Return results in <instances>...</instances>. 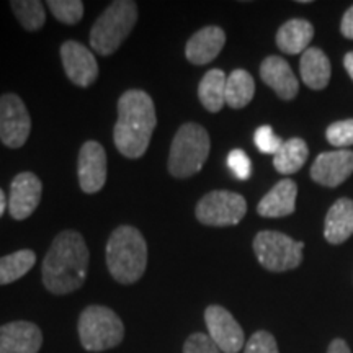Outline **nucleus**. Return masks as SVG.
Instances as JSON below:
<instances>
[{
  "instance_id": "nucleus-1",
  "label": "nucleus",
  "mask_w": 353,
  "mask_h": 353,
  "mask_svg": "<svg viewBox=\"0 0 353 353\" xmlns=\"http://www.w3.org/2000/svg\"><path fill=\"white\" fill-rule=\"evenodd\" d=\"M87 242L77 231H63L43 259V285L52 294H69L85 283L88 273Z\"/></svg>"
},
{
  "instance_id": "nucleus-2",
  "label": "nucleus",
  "mask_w": 353,
  "mask_h": 353,
  "mask_svg": "<svg viewBox=\"0 0 353 353\" xmlns=\"http://www.w3.org/2000/svg\"><path fill=\"white\" fill-rule=\"evenodd\" d=\"M157 117L151 95L139 88H131L118 100V120L113 141L120 154L128 159H139L148 151Z\"/></svg>"
},
{
  "instance_id": "nucleus-3",
  "label": "nucleus",
  "mask_w": 353,
  "mask_h": 353,
  "mask_svg": "<svg viewBox=\"0 0 353 353\" xmlns=\"http://www.w3.org/2000/svg\"><path fill=\"white\" fill-rule=\"evenodd\" d=\"M107 267L118 283L132 285L148 268V242L139 229L118 226L107 242Z\"/></svg>"
},
{
  "instance_id": "nucleus-4",
  "label": "nucleus",
  "mask_w": 353,
  "mask_h": 353,
  "mask_svg": "<svg viewBox=\"0 0 353 353\" xmlns=\"http://www.w3.org/2000/svg\"><path fill=\"white\" fill-rule=\"evenodd\" d=\"M138 21V3L117 0L105 8L90 30V46L100 56H110L120 50Z\"/></svg>"
},
{
  "instance_id": "nucleus-5",
  "label": "nucleus",
  "mask_w": 353,
  "mask_h": 353,
  "mask_svg": "<svg viewBox=\"0 0 353 353\" xmlns=\"http://www.w3.org/2000/svg\"><path fill=\"white\" fill-rule=\"evenodd\" d=\"M208 131L198 123H185L179 128L170 144L167 167L175 179H188L198 174L210 156Z\"/></svg>"
},
{
  "instance_id": "nucleus-6",
  "label": "nucleus",
  "mask_w": 353,
  "mask_h": 353,
  "mask_svg": "<svg viewBox=\"0 0 353 353\" xmlns=\"http://www.w3.org/2000/svg\"><path fill=\"white\" fill-rule=\"evenodd\" d=\"M79 339L87 352H105L120 345L125 325L120 316L107 306H87L79 316Z\"/></svg>"
},
{
  "instance_id": "nucleus-7",
  "label": "nucleus",
  "mask_w": 353,
  "mask_h": 353,
  "mask_svg": "<svg viewBox=\"0 0 353 353\" xmlns=\"http://www.w3.org/2000/svg\"><path fill=\"white\" fill-rule=\"evenodd\" d=\"M303 249L304 242L276 231H262L254 239V252L260 265L275 273L299 267L303 262Z\"/></svg>"
},
{
  "instance_id": "nucleus-8",
  "label": "nucleus",
  "mask_w": 353,
  "mask_h": 353,
  "mask_svg": "<svg viewBox=\"0 0 353 353\" xmlns=\"http://www.w3.org/2000/svg\"><path fill=\"white\" fill-rule=\"evenodd\" d=\"M247 213V201L239 193L214 190L198 201L195 216L205 226L226 228L239 224Z\"/></svg>"
},
{
  "instance_id": "nucleus-9",
  "label": "nucleus",
  "mask_w": 353,
  "mask_h": 353,
  "mask_svg": "<svg viewBox=\"0 0 353 353\" xmlns=\"http://www.w3.org/2000/svg\"><path fill=\"white\" fill-rule=\"evenodd\" d=\"M32 132V117L17 94L0 95V141L8 149H20Z\"/></svg>"
},
{
  "instance_id": "nucleus-10",
  "label": "nucleus",
  "mask_w": 353,
  "mask_h": 353,
  "mask_svg": "<svg viewBox=\"0 0 353 353\" xmlns=\"http://www.w3.org/2000/svg\"><path fill=\"white\" fill-rule=\"evenodd\" d=\"M208 335L223 353H239L245 347L244 330L226 307L211 304L205 311Z\"/></svg>"
},
{
  "instance_id": "nucleus-11",
  "label": "nucleus",
  "mask_w": 353,
  "mask_h": 353,
  "mask_svg": "<svg viewBox=\"0 0 353 353\" xmlns=\"http://www.w3.org/2000/svg\"><path fill=\"white\" fill-rule=\"evenodd\" d=\"M108 161L103 145L97 141L82 144L77 157V176L81 190L87 195L100 192L107 183Z\"/></svg>"
},
{
  "instance_id": "nucleus-12",
  "label": "nucleus",
  "mask_w": 353,
  "mask_h": 353,
  "mask_svg": "<svg viewBox=\"0 0 353 353\" xmlns=\"http://www.w3.org/2000/svg\"><path fill=\"white\" fill-rule=\"evenodd\" d=\"M61 61H63L65 76L74 85L87 88L99 77V64L94 52L79 41H65L61 46Z\"/></svg>"
},
{
  "instance_id": "nucleus-13",
  "label": "nucleus",
  "mask_w": 353,
  "mask_h": 353,
  "mask_svg": "<svg viewBox=\"0 0 353 353\" xmlns=\"http://www.w3.org/2000/svg\"><path fill=\"white\" fill-rule=\"evenodd\" d=\"M43 183L33 172H21L13 176L8 195V213L15 221H25L39 206Z\"/></svg>"
},
{
  "instance_id": "nucleus-14",
  "label": "nucleus",
  "mask_w": 353,
  "mask_h": 353,
  "mask_svg": "<svg viewBox=\"0 0 353 353\" xmlns=\"http://www.w3.org/2000/svg\"><path fill=\"white\" fill-rule=\"evenodd\" d=\"M353 172L352 151L322 152L311 167V176L316 183L334 188L345 182Z\"/></svg>"
},
{
  "instance_id": "nucleus-15",
  "label": "nucleus",
  "mask_w": 353,
  "mask_h": 353,
  "mask_svg": "<svg viewBox=\"0 0 353 353\" xmlns=\"http://www.w3.org/2000/svg\"><path fill=\"white\" fill-rule=\"evenodd\" d=\"M43 345L41 329L28 321L0 325V353H38Z\"/></svg>"
},
{
  "instance_id": "nucleus-16",
  "label": "nucleus",
  "mask_w": 353,
  "mask_h": 353,
  "mask_svg": "<svg viewBox=\"0 0 353 353\" xmlns=\"http://www.w3.org/2000/svg\"><path fill=\"white\" fill-rule=\"evenodd\" d=\"M226 44V33L219 26H205L198 30L185 46V56L192 64L205 65L214 61Z\"/></svg>"
},
{
  "instance_id": "nucleus-17",
  "label": "nucleus",
  "mask_w": 353,
  "mask_h": 353,
  "mask_svg": "<svg viewBox=\"0 0 353 353\" xmlns=\"http://www.w3.org/2000/svg\"><path fill=\"white\" fill-rule=\"evenodd\" d=\"M260 77L283 100H293L298 95L299 83L293 69L280 56H268L260 64Z\"/></svg>"
},
{
  "instance_id": "nucleus-18",
  "label": "nucleus",
  "mask_w": 353,
  "mask_h": 353,
  "mask_svg": "<svg viewBox=\"0 0 353 353\" xmlns=\"http://www.w3.org/2000/svg\"><path fill=\"white\" fill-rule=\"evenodd\" d=\"M298 185L291 179L280 180L257 205V213L263 218H283L296 210Z\"/></svg>"
},
{
  "instance_id": "nucleus-19",
  "label": "nucleus",
  "mask_w": 353,
  "mask_h": 353,
  "mask_svg": "<svg viewBox=\"0 0 353 353\" xmlns=\"http://www.w3.org/2000/svg\"><path fill=\"white\" fill-rule=\"evenodd\" d=\"M353 234V200L341 198L330 206L324 224V237L330 244H342Z\"/></svg>"
},
{
  "instance_id": "nucleus-20",
  "label": "nucleus",
  "mask_w": 353,
  "mask_h": 353,
  "mask_svg": "<svg viewBox=\"0 0 353 353\" xmlns=\"http://www.w3.org/2000/svg\"><path fill=\"white\" fill-rule=\"evenodd\" d=\"M314 37V28L307 20L293 19L280 26L276 33V46L285 54H299L307 50Z\"/></svg>"
},
{
  "instance_id": "nucleus-21",
  "label": "nucleus",
  "mask_w": 353,
  "mask_h": 353,
  "mask_svg": "<svg viewBox=\"0 0 353 353\" xmlns=\"http://www.w3.org/2000/svg\"><path fill=\"white\" fill-rule=\"evenodd\" d=\"M303 82L312 90H322L330 81V61L319 48H307L299 64Z\"/></svg>"
},
{
  "instance_id": "nucleus-22",
  "label": "nucleus",
  "mask_w": 353,
  "mask_h": 353,
  "mask_svg": "<svg viewBox=\"0 0 353 353\" xmlns=\"http://www.w3.org/2000/svg\"><path fill=\"white\" fill-rule=\"evenodd\" d=\"M228 76L221 69H211L203 76L198 85V99L211 113H218L226 105Z\"/></svg>"
},
{
  "instance_id": "nucleus-23",
  "label": "nucleus",
  "mask_w": 353,
  "mask_h": 353,
  "mask_svg": "<svg viewBox=\"0 0 353 353\" xmlns=\"http://www.w3.org/2000/svg\"><path fill=\"white\" fill-rule=\"evenodd\" d=\"M309 149L306 141L301 138H291L285 141L281 149L273 156V165L276 172L283 175L296 174L306 164Z\"/></svg>"
},
{
  "instance_id": "nucleus-24",
  "label": "nucleus",
  "mask_w": 353,
  "mask_h": 353,
  "mask_svg": "<svg viewBox=\"0 0 353 353\" xmlns=\"http://www.w3.org/2000/svg\"><path fill=\"white\" fill-rule=\"evenodd\" d=\"M254 94V77L247 70L236 69L229 74L226 81V105L234 110H241L252 101Z\"/></svg>"
},
{
  "instance_id": "nucleus-25",
  "label": "nucleus",
  "mask_w": 353,
  "mask_h": 353,
  "mask_svg": "<svg viewBox=\"0 0 353 353\" xmlns=\"http://www.w3.org/2000/svg\"><path fill=\"white\" fill-rule=\"evenodd\" d=\"M34 262H37V254L30 249H21L0 257V286L15 283L32 270Z\"/></svg>"
},
{
  "instance_id": "nucleus-26",
  "label": "nucleus",
  "mask_w": 353,
  "mask_h": 353,
  "mask_svg": "<svg viewBox=\"0 0 353 353\" xmlns=\"http://www.w3.org/2000/svg\"><path fill=\"white\" fill-rule=\"evenodd\" d=\"M10 7L21 28L26 32H38L44 26L46 10L44 3L39 0H12Z\"/></svg>"
},
{
  "instance_id": "nucleus-27",
  "label": "nucleus",
  "mask_w": 353,
  "mask_h": 353,
  "mask_svg": "<svg viewBox=\"0 0 353 353\" xmlns=\"http://www.w3.org/2000/svg\"><path fill=\"white\" fill-rule=\"evenodd\" d=\"M48 8L56 20L64 25H77L83 17V2L81 0H50Z\"/></svg>"
},
{
  "instance_id": "nucleus-28",
  "label": "nucleus",
  "mask_w": 353,
  "mask_h": 353,
  "mask_svg": "<svg viewBox=\"0 0 353 353\" xmlns=\"http://www.w3.org/2000/svg\"><path fill=\"white\" fill-rule=\"evenodd\" d=\"M325 138L335 148L353 145V120L335 121L325 131Z\"/></svg>"
},
{
  "instance_id": "nucleus-29",
  "label": "nucleus",
  "mask_w": 353,
  "mask_h": 353,
  "mask_svg": "<svg viewBox=\"0 0 353 353\" xmlns=\"http://www.w3.org/2000/svg\"><path fill=\"white\" fill-rule=\"evenodd\" d=\"M254 143L257 145L260 152L273 154V156H275V154L281 149V145H283L285 141L273 132L272 126L265 125V126H260L259 130L255 131Z\"/></svg>"
},
{
  "instance_id": "nucleus-30",
  "label": "nucleus",
  "mask_w": 353,
  "mask_h": 353,
  "mask_svg": "<svg viewBox=\"0 0 353 353\" xmlns=\"http://www.w3.org/2000/svg\"><path fill=\"white\" fill-rule=\"evenodd\" d=\"M244 353H280L275 337L267 330H259L249 339L244 347Z\"/></svg>"
},
{
  "instance_id": "nucleus-31",
  "label": "nucleus",
  "mask_w": 353,
  "mask_h": 353,
  "mask_svg": "<svg viewBox=\"0 0 353 353\" xmlns=\"http://www.w3.org/2000/svg\"><path fill=\"white\" fill-rule=\"evenodd\" d=\"M228 167L239 180H247L252 174L250 159L242 149H234L228 156Z\"/></svg>"
},
{
  "instance_id": "nucleus-32",
  "label": "nucleus",
  "mask_w": 353,
  "mask_h": 353,
  "mask_svg": "<svg viewBox=\"0 0 353 353\" xmlns=\"http://www.w3.org/2000/svg\"><path fill=\"white\" fill-rule=\"evenodd\" d=\"M183 353H223L208 334L195 332L185 341Z\"/></svg>"
},
{
  "instance_id": "nucleus-33",
  "label": "nucleus",
  "mask_w": 353,
  "mask_h": 353,
  "mask_svg": "<svg viewBox=\"0 0 353 353\" xmlns=\"http://www.w3.org/2000/svg\"><path fill=\"white\" fill-rule=\"evenodd\" d=\"M341 32L345 38L353 39V6L348 8L342 19V25H341Z\"/></svg>"
},
{
  "instance_id": "nucleus-34",
  "label": "nucleus",
  "mask_w": 353,
  "mask_h": 353,
  "mask_svg": "<svg viewBox=\"0 0 353 353\" xmlns=\"http://www.w3.org/2000/svg\"><path fill=\"white\" fill-rule=\"evenodd\" d=\"M327 353H352L350 347L347 345L345 341L342 339H335V341L330 342V345L327 348Z\"/></svg>"
},
{
  "instance_id": "nucleus-35",
  "label": "nucleus",
  "mask_w": 353,
  "mask_h": 353,
  "mask_svg": "<svg viewBox=\"0 0 353 353\" xmlns=\"http://www.w3.org/2000/svg\"><path fill=\"white\" fill-rule=\"evenodd\" d=\"M343 65H345V70L348 72V76L353 81V51L347 52L345 57H343Z\"/></svg>"
},
{
  "instance_id": "nucleus-36",
  "label": "nucleus",
  "mask_w": 353,
  "mask_h": 353,
  "mask_svg": "<svg viewBox=\"0 0 353 353\" xmlns=\"http://www.w3.org/2000/svg\"><path fill=\"white\" fill-rule=\"evenodd\" d=\"M6 211H7V196L6 193H3V190L0 188V218L6 214Z\"/></svg>"
}]
</instances>
